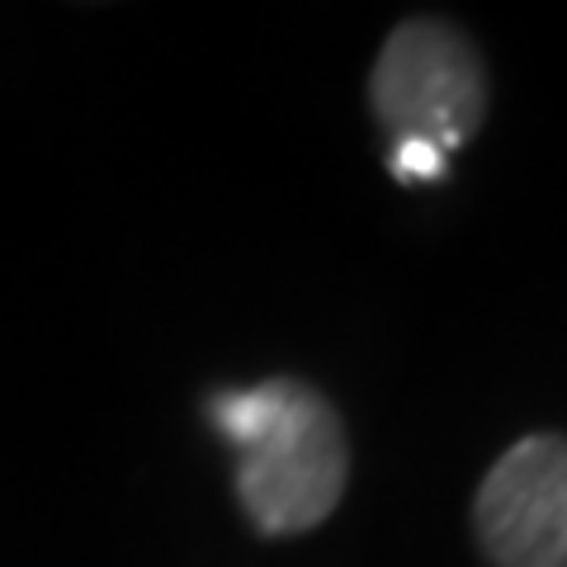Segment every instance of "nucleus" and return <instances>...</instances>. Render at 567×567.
<instances>
[{"mask_svg": "<svg viewBox=\"0 0 567 567\" xmlns=\"http://www.w3.org/2000/svg\"><path fill=\"white\" fill-rule=\"evenodd\" d=\"M208 421L241 454L237 496L265 535H303L322 525L350 483L341 412L298 379H270L246 393L208 398Z\"/></svg>", "mask_w": 567, "mask_h": 567, "instance_id": "nucleus-1", "label": "nucleus"}, {"mask_svg": "<svg viewBox=\"0 0 567 567\" xmlns=\"http://www.w3.org/2000/svg\"><path fill=\"white\" fill-rule=\"evenodd\" d=\"M369 104L388 133L435 142L440 152L464 147L487 114V71L464 29L450 20H406L383 39Z\"/></svg>", "mask_w": 567, "mask_h": 567, "instance_id": "nucleus-2", "label": "nucleus"}, {"mask_svg": "<svg viewBox=\"0 0 567 567\" xmlns=\"http://www.w3.org/2000/svg\"><path fill=\"white\" fill-rule=\"evenodd\" d=\"M473 529L492 567H567V435L535 431L496 458Z\"/></svg>", "mask_w": 567, "mask_h": 567, "instance_id": "nucleus-3", "label": "nucleus"}, {"mask_svg": "<svg viewBox=\"0 0 567 567\" xmlns=\"http://www.w3.org/2000/svg\"><path fill=\"white\" fill-rule=\"evenodd\" d=\"M388 166L402 185L412 181H440L445 175V152L435 147V142H421V137H398L393 142V156H388Z\"/></svg>", "mask_w": 567, "mask_h": 567, "instance_id": "nucleus-4", "label": "nucleus"}]
</instances>
